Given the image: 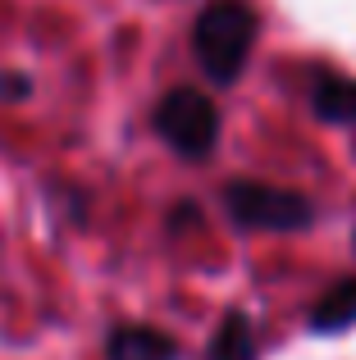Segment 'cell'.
<instances>
[{
	"instance_id": "obj_1",
	"label": "cell",
	"mask_w": 356,
	"mask_h": 360,
	"mask_svg": "<svg viewBox=\"0 0 356 360\" xmlns=\"http://www.w3.org/2000/svg\"><path fill=\"white\" fill-rule=\"evenodd\" d=\"M251 41H256V14L247 0H210L192 23V55L215 87H233L242 78Z\"/></svg>"
},
{
	"instance_id": "obj_2",
	"label": "cell",
	"mask_w": 356,
	"mask_h": 360,
	"mask_svg": "<svg viewBox=\"0 0 356 360\" xmlns=\"http://www.w3.org/2000/svg\"><path fill=\"white\" fill-rule=\"evenodd\" d=\"M224 210L238 229H260V233H302L315 224L311 196L269 187V183H251V178H233L224 187Z\"/></svg>"
},
{
	"instance_id": "obj_3",
	"label": "cell",
	"mask_w": 356,
	"mask_h": 360,
	"mask_svg": "<svg viewBox=\"0 0 356 360\" xmlns=\"http://www.w3.org/2000/svg\"><path fill=\"white\" fill-rule=\"evenodd\" d=\"M155 132H160L165 141L178 150V155L187 160H205L215 150V141H220V110H215V101L205 96V91L196 87H174L160 96V105H155Z\"/></svg>"
},
{
	"instance_id": "obj_4",
	"label": "cell",
	"mask_w": 356,
	"mask_h": 360,
	"mask_svg": "<svg viewBox=\"0 0 356 360\" xmlns=\"http://www.w3.org/2000/svg\"><path fill=\"white\" fill-rule=\"evenodd\" d=\"M106 360H178V342L151 324H119L106 338Z\"/></svg>"
},
{
	"instance_id": "obj_5",
	"label": "cell",
	"mask_w": 356,
	"mask_h": 360,
	"mask_svg": "<svg viewBox=\"0 0 356 360\" xmlns=\"http://www.w3.org/2000/svg\"><path fill=\"white\" fill-rule=\"evenodd\" d=\"M311 110L315 119L338 123V128H356V78L343 73H315L311 78Z\"/></svg>"
},
{
	"instance_id": "obj_6",
	"label": "cell",
	"mask_w": 356,
	"mask_h": 360,
	"mask_svg": "<svg viewBox=\"0 0 356 360\" xmlns=\"http://www.w3.org/2000/svg\"><path fill=\"white\" fill-rule=\"evenodd\" d=\"M356 324V274L352 278H338L306 315V328L311 333H343V328Z\"/></svg>"
},
{
	"instance_id": "obj_7",
	"label": "cell",
	"mask_w": 356,
	"mask_h": 360,
	"mask_svg": "<svg viewBox=\"0 0 356 360\" xmlns=\"http://www.w3.org/2000/svg\"><path fill=\"white\" fill-rule=\"evenodd\" d=\"M205 360H256V333L242 310H224L220 328L205 347Z\"/></svg>"
},
{
	"instance_id": "obj_8",
	"label": "cell",
	"mask_w": 356,
	"mask_h": 360,
	"mask_svg": "<svg viewBox=\"0 0 356 360\" xmlns=\"http://www.w3.org/2000/svg\"><path fill=\"white\" fill-rule=\"evenodd\" d=\"M32 96V78L27 73H9V69H0V101H27Z\"/></svg>"
}]
</instances>
